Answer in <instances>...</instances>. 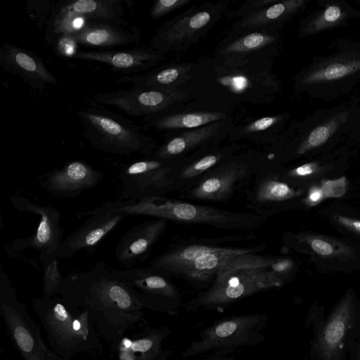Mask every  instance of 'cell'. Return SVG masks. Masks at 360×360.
<instances>
[{
  "instance_id": "cell-7",
  "label": "cell",
  "mask_w": 360,
  "mask_h": 360,
  "mask_svg": "<svg viewBox=\"0 0 360 360\" xmlns=\"http://www.w3.org/2000/svg\"><path fill=\"white\" fill-rule=\"evenodd\" d=\"M0 316L23 360H63L44 342L39 327L19 300L2 264H0Z\"/></svg>"
},
{
  "instance_id": "cell-41",
  "label": "cell",
  "mask_w": 360,
  "mask_h": 360,
  "mask_svg": "<svg viewBox=\"0 0 360 360\" xmlns=\"http://www.w3.org/2000/svg\"><path fill=\"white\" fill-rule=\"evenodd\" d=\"M233 352L229 349H220L215 351L211 354L208 357L200 359V360H236V357L233 355H229Z\"/></svg>"
},
{
  "instance_id": "cell-29",
  "label": "cell",
  "mask_w": 360,
  "mask_h": 360,
  "mask_svg": "<svg viewBox=\"0 0 360 360\" xmlns=\"http://www.w3.org/2000/svg\"><path fill=\"white\" fill-rule=\"evenodd\" d=\"M274 40V37L267 33L255 32L231 42L221 52L226 55L250 53L270 44Z\"/></svg>"
},
{
  "instance_id": "cell-39",
  "label": "cell",
  "mask_w": 360,
  "mask_h": 360,
  "mask_svg": "<svg viewBox=\"0 0 360 360\" xmlns=\"http://www.w3.org/2000/svg\"><path fill=\"white\" fill-rule=\"evenodd\" d=\"M324 198L321 187L314 186L309 190L308 195L305 198L304 202L306 205L312 207L318 205Z\"/></svg>"
},
{
  "instance_id": "cell-23",
  "label": "cell",
  "mask_w": 360,
  "mask_h": 360,
  "mask_svg": "<svg viewBox=\"0 0 360 360\" xmlns=\"http://www.w3.org/2000/svg\"><path fill=\"white\" fill-rule=\"evenodd\" d=\"M352 297L342 299L323 328L319 340L323 360H332L342 344L352 316Z\"/></svg>"
},
{
  "instance_id": "cell-22",
  "label": "cell",
  "mask_w": 360,
  "mask_h": 360,
  "mask_svg": "<svg viewBox=\"0 0 360 360\" xmlns=\"http://www.w3.org/2000/svg\"><path fill=\"white\" fill-rule=\"evenodd\" d=\"M122 0H77L57 4L58 8L86 20L103 21L121 26L128 25L123 19Z\"/></svg>"
},
{
  "instance_id": "cell-11",
  "label": "cell",
  "mask_w": 360,
  "mask_h": 360,
  "mask_svg": "<svg viewBox=\"0 0 360 360\" xmlns=\"http://www.w3.org/2000/svg\"><path fill=\"white\" fill-rule=\"evenodd\" d=\"M120 201V199L109 201L94 210L82 213L86 219L63 240L58 250L59 259L72 257L82 250L89 253L94 252L127 217L118 210Z\"/></svg>"
},
{
  "instance_id": "cell-31",
  "label": "cell",
  "mask_w": 360,
  "mask_h": 360,
  "mask_svg": "<svg viewBox=\"0 0 360 360\" xmlns=\"http://www.w3.org/2000/svg\"><path fill=\"white\" fill-rule=\"evenodd\" d=\"M56 5L51 0H27L26 11L36 26L41 28L48 24Z\"/></svg>"
},
{
  "instance_id": "cell-2",
  "label": "cell",
  "mask_w": 360,
  "mask_h": 360,
  "mask_svg": "<svg viewBox=\"0 0 360 360\" xmlns=\"http://www.w3.org/2000/svg\"><path fill=\"white\" fill-rule=\"evenodd\" d=\"M276 262L256 253L236 257L217 273L209 287L185 304V309L221 311L243 298L281 287L284 283L275 271Z\"/></svg>"
},
{
  "instance_id": "cell-28",
  "label": "cell",
  "mask_w": 360,
  "mask_h": 360,
  "mask_svg": "<svg viewBox=\"0 0 360 360\" xmlns=\"http://www.w3.org/2000/svg\"><path fill=\"white\" fill-rule=\"evenodd\" d=\"M59 257H51L41 262L43 270V297L52 298L60 295L64 278L58 269Z\"/></svg>"
},
{
  "instance_id": "cell-13",
  "label": "cell",
  "mask_w": 360,
  "mask_h": 360,
  "mask_svg": "<svg viewBox=\"0 0 360 360\" xmlns=\"http://www.w3.org/2000/svg\"><path fill=\"white\" fill-rule=\"evenodd\" d=\"M186 96L174 89L132 87L115 91L98 92L92 96L93 105H112L131 116L146 118L157 115Z\"/></svg>"
},
{
  "instance_id": "cell-4",
  "label": "cell",
  "mask_w": 360,
  "mask_h": 360,
  "mask_svg": "<svg viewBox=\"0 0 360 360\" xmlns=\"http://www.w3.org/2000/svg\"><path fill=\"white\" fill-rule=\"evenodd\" d=\"M118 210L126 216L145 215L226 229H250L257 227L264 221L262 216L255 214L195 205L163 195L146 196L136 200L120 199Z\"/></svg>"
},
{
  "instance_id": "cell-16",
  "label": "cell",
  "mask_w": 360,
  "mask_h": 360,
  "mask_svg": "<svg viewBox=\"0 0 360 360\" xmlns=\"http://www.w3.org/2000/svg\"><path fill=\"white\" fill-rule=\"evenodd\" d=\"M170 333L168 327L153 326L143 319L141 330L125 334L111 350L118 360H169L173 350L165 349L163 342Z\"/></svg>"
},
{
  "instance_id": "cell-8",
  "label": "cell",
  "mask_w": 360,
  "mask_h": 360,
  "mask_svg": "<svg viewBox=\"0 0 360 360\" xmlns=\"http://www.w3.org/2000/svg\"><path fill=\"white\" fill-rule=\"evenodd\" d=\"M269 322V316L262 313L233 315L216 320L203 329L198 340H191L181 353L188 358L210 351L229 349L234 352L243 347H252L262 342V331Z\"/></svg>"
},
{
  "instance_id": "cell-15",
  "label": "cell",
  "mask_w": 360,
  "mask_h": 360,
  "mask_svg": "<svg viewBox=\"0 0 360 360\" xmlns=\"http://www.w3.org/2000/svg\"><path fill=\"white\" fill-rule=\"evenodd\" d=\"M103 178V172L84 161L75 160L41 176L39 185L54 197L69 198L96 187Z\"/></svg>"
},
{
  "instance_id": "cell-42",
  "label": "cell",
  "mask_w": 360,
  "mask_h": 360,
  "mask_svg": "<svg viewBox=\"0 0 360 360\" xmlns=\"http://www.w3.org/2000/svg\"><path fill=\"white\" fill-rule=\"evenodd\" d=\"M341 15V11L336 6H329L324 12V19L328 22L337 20Z\"/></svg>"
},
{
  "instance_id": "cell-24",
  "label": "cell",
  "mask_w": 360,
  "mask_h": 360,
  "mask_svg": "<svg viewBox=\"0 0 360 360\" xmlns=\"http://www.w3.org/2000/svg\"><path fill=\"white\" fill-rule=\"evenodd\" d=\"M224 124L219 121L186 131L157 148L151 157L173 160L174 157L186 153L211 140L219 132Z\"/></svg>"
},
{
  "instance_id": "cell-3",
  "label": "cell",
  "mask_w": 360,
  "mask_h": 360,
  "mask_svg": "<svg viewBox=\"0 0 360 360\" xmlns=\"http://www.w3.org/2000/svg\"><path fill=\"white\" fill-rule=\"evenodd\" d=\"M32 304L51 349L63 360H72L79 354H103L101 338L86 311L70 310L60 297L34 298Z\"/></svg>"
},
{
  "instance_id": "cell-6",
  "label": "cell",
  "mask_w": 360,
  "mask_h": 360,
  "mask_svg": "<svg viewBox=\"0 0 360 360\" xmlns=\"http://www.w3.org/2000/svg\"><path fill=\"white\" fill-rule=\"evenodd\" d=\"M90 144L99 150L122 155L140 153L150 158L156 149L154 140L122 115L94 105L77 112Z\"/></svg>"
},
{
  "instance_id": "cell-34",
  "label": "cell",
  "mask_w": 360,
  "mask_h": 360,
  "mask_svg": "<svg viewBox=\"0 0 360 360\" xmlns=\"http://www.w3.org/2000/svg\"><path fill=\"white\" fill-rule=\"evenodd\" d=\"M348 186L345 176L335 180H323L321 190L324 198H339L345 195Z\"/></svg>"
},
{
  "instance_id": "cell-25",
  "label": "cell",
  "mask_w": 360,
  "mask_h": 360,
  "mask_svg": "<svg viewBox=\"0 0 360 360\" xmlns=\"http://www.w3.org/2000/svg\"><path fill=\"white\" fill-rule=\"evenodd\" d=\"M224 117L225 115L220 112L179 113L148 117L149 121L147 125L153 127L157 130L192 129L219 122Z\"/></svg>"
},
{
  "instance_id": "cell-30",
  "label": "cell",
  "mask_w": 360,
  "mask_h": 360,
  "mask_svg": "<svg viewBox=\"0 0 360 360\" xmlns=\"http://www.w3.org/2000/svg\"><path fill=\"white\" fill-rule=\"evenodd\" d=\"M304 240L316 254L324 257H344L351 253L349 246L338 241L319 236H305Z\"/></svg>"
},
{
  "instance_id": "cell-27",
  "label": "cell",
  "mask_w": 360,
  "mask_h": 360,
  "mask_svg": "<svg viewBox=\"0 0 360 360\" xmlns=\"http://www.w3.org/2000/svg\"><path fill=\"white\" fill-rule=\"evenodd\" d=\"M300 192L287 184L273 179H264L256 190V200L259 202H279L291 199Z\"/></svg>"
},
{
  "instance_id": "cell-14",
  "label": "cell",
  "mask_w": 360,
  "mask_h": 360,
  "mask_svg": "<svg viewBox=\"0 0 360 360\" xmlns=\"http://www.w3.org/2000/svg\"><path fill=\"white\" fill-rule=\"evenodd\" d=\"M216 14L208 9L187 11L160 27L151 39L152 48L162 54L183 49L205 32Z\"/></svg>"
},
{
  "instance_id": "cell-12",
  "label": "cell",
  "mask_w": 360,
  "mask_h": 360,
  "mask_svg": "<svg viewBox=\"0 0 360 360\" xmlns=\"http://www.w3.org/2000/svg\"><path fill=\"white\" fill-rule=\"evenodd\" d=\"M174 172L173 160L146 158L124 165L118 174L121 181L120 199L126 200L167 193L170 175Z\"/></svg>"
},
{
  "instance_id": "cell-35",
  "label": "cell",
  "mask_w": 360,
  "mask_h": 360,
  "mask_svg": "<svg viewBox=\"0 0 360 360\" xmlns=\"http://www.w3.org/2000/svg\"><path fill=\"white\" fill-rule=\"evenodd\" d=\"M329 136V129L326 127H316L311 132L307 142L300 147L299 153H303L309 148L322 145L327 141Z\"/></svg>"
},
{
  "instance_id": "cell-20",
  "label": "cell",
  "mask_w": 360,
  "mask_h": 360,
  "mask_svg": "<svg viewBox=\"0 0 360 360\" xmlns=\"http://www.w3.org/2000/svg\"><path fill=\"white\" fill-rule=\"evenodd\" d=\"M212 172L189 189L188 195L191 198L206 201L228 199L237 185L246 177L248 168L243 164L232 162Z\"/></svg>"
},
{
  "instance_id": "cell-36",
  "label": "cell",
  "mask_w": 360,
  "mask_h": 360,
  "mask_svg": "<svg viewBox=\"0 0 360 360\" xmlns=\"http://www.w3.org/2000/svg\"><path fill=\"white\" fill-rule=\"evenodd\" d=\"M58 37V43L56 45V52L62 57L72 58L77 51L75 49L78 44L70 34Z\"/></svg>"
},
{
  "instance_id": "cell-10",
  "label": "cell",
  "mask_w": 360,
  "mask_h": 360,
  "mask_svg": "<svg viewBox=\"0 0 360 360\" xmlns=\"http://www.w3.org/2000/svg\"><path fill=\"white\" fill-rule=\"evenodd\" d=\"M10 200L17 210L38 215L39 221L32 235L15 239L10 245L6 247L7 255L16 257L27 248L34 249L39 252L40 263L58 255V250L63 241V230L60 226V212L51 205L42 206L19 195L11 196Z\"/></svg>"
},
{
  "instance_id": "cell-33",
  "label": "cell",
  "mask_w": 360,
  "mask_h": 360,
  "mask_svg": "<svg viewBox=\"0 0 360 360\" xmlns=\"http://www.w3.org/2000/svg\"><path fill=\"white\" fill-rule=\"evenodd\" d=\"M191 0H158L150 8V15L158 19L188 4Z\"/></svg>"
},
{
  "instance_id": "cell-37",
  "label": "cell",
  "mask_w": 360,
  "mask_h": 360,
  "mask_svg": "<svg viewBox=\"0 0 360 360\" xmlns=\"http://www.w3.org/2000/svg\"><path fill=\"white\" fill-rule=\"evenodd\" d=\"M277 122V117H264L251 122L245 127L243 131L247 134L261 131L270 128Z\"/></svg>"
},
{
  "instance_id": "cell-5",
  "label": "cell",
  "mask_w": 360,
  "mask_h": 360,
  "mask_svg": "<svg viewBox=\"0 0 360 360\" xmlns=\"http://www.w3.org/2000/svg\"><path fill=\"white\" fill-rule=\"evenodd\" d=\"M262 245L229 248L214 245L188 244L172 247L150 262V267L167 275L179 276L193 285L208 287L217 273L236 257L256 253Z\"/></svg>"
},
{
  "instance_id": "cell-38",
  "label": "cell",
  "mask_w": 360,
  "mask_h": 360,
  "mask_svg": "<svg viewBox=\"0 0 360 360\" xmlns=\"http://www.w3.org/2000/svg\"><path fill=\"white\" fill-rule=\"evenodd\" d=\"M319 170V165L315 162H311L302 165L290 170L289 175L292 177H306L312 175Z\"/></svg>"
},
{
  "instance_id": "cell-26",
  "label": "cell",
  "mask_w": 360,
  "mask_h": 360,
  "mask_svg": "<svg viewBox=\"0 0 360 360\" xmlns=\"http://www.w3.org/2000/svg\"><path fill=\"white\" fill-rule=\"evenodd\" d=\"M223 156L224 155L220 153L206 155L184 167L176 174H171L167 186V192L176 187L194 183L195 179L206 172H210L211 168L221 161Z\"/></svg>"
},
{
  "instance_id": "cell-17",
  "label": "cell",
  "mask_w": 360,
  "mask_h": 360,
  "mask_svg": "<svg viewBox=\"0 0 360 360\" xmlns=\"http://www.w3.org/2000/svg\"><path fill=\"white\" fill-rule=\"evenodd\" d=\"M0 65L5 72L19 76L32 89L39 91L58 82L41 58L13 44L5 43L1 46Z\"/></svg>"
},
{
  "instance_id": "cell-1",
  "label": "cell",
  "mask_w": 360,
  "mask_h": 360,
  "mask_svg": "<svg viewBox=\"0 0 360 360\" xmlns=\"http://www.w3.org/2000/svg\"><path fill=\"white\" fill-rule=\"evenodd\" d=\"M60 297L70 310L87 313L110 349L144 319L142 307L103 261L65 276Z\"/></svg>"
},
{
  "instance_id": "cell-18",
  "label": "cell",
  "mask_w": 360,
  "mask_h": 360,
  "mask_svg": "<svg viewBox=\"0 0 360 360\" xmlns=\"http://www.w3.org/2000/svg\"><path fill=\"white\" fill-rule=\"evenodd\" d=\"M71 58L104 63L112 70L126 75L138 74L165 59L163 54L152 47L77 51Z\"/></svg>"
},
{
  "instance_id": "cell-21",
  "label": "cell",
  "mask_w": 360,
  "mask_h": 360,
  "mask_svg": "<svg viewBox=\"0 0 360 360\" xmlns=\"http://www.w3.org/2000/svg\"><path fill=\"white\" fill-rule=\"evenodd\" d=\"M70 34L78 44L95 48L137 44L141 37L135 27L125 28L117 24L95 20H86L79 30Z\"/></svg>"
},
{
  "instance_id": "cell-19",
  "label": "cell",
  "mask_w": 360,
  "mask_h": 360,
  "mask_svg": "<svg viewBox=\"0 0 360 360\" xmlns=\"http://www.w3.org/2000/svg\"><path fill=\"white\" fill-rule=\"evenodd\" d=\"M167 220H148L133 226L120 238L115 250L116 260L131 269L149 257L153 245L163 234Z\"/></svg>"
},
{
  "instance_id": "cell-40",
  "label": "cell",
  "mask_w": 360,
  "mask_h": 360,
  "mask_svg": "<svg viewBox=\"0 0 360 360\" xmlns=\"http://www.w3.org/2000/svg\"><path fill=\"white\" fill-rule=\"evenodd\" d=\"M335 218L342 225L360 233V221L342 216H336Z\"/></svg>"
},
{
  "instance_id": "cell-32",
  "label": "cell",
  "mask_w": 360,
  "mask_h": 360,
  "mask_svg": "<svg viewBox=\"0 0 360 360\" xmlns=\"http://www.w3.org/2000/svg\"><path fill=\"white\" fill-rule=\"evenodd\" d=\"M360 67V63H335L329 65L321 72H317L310 77V80L316 79H335L341 78L350 72L355 71Z\"/></svg>"
},
{
  "instance_id": "cell-9",
  "label": "cell",
  "mask_w": 360,
  "mask_h": 360,
  "mask_svg": "<svg viewBox=\"0 0 360 360\" xmlns=\"http://www.w3.org/2000/svg\"><path fill=\"white\" fill-rule=\"evenodd\" d=\"M111 271L124 284L142 309L171 316L178 314L181 296L168 275L150 266L111 269Z\"/></svg>"
}]
</instances>
